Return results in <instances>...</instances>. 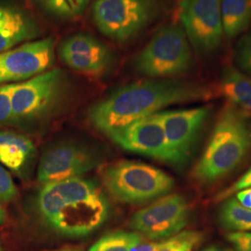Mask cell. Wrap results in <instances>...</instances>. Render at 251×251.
Returning <instances> with one entry per match:
<instances>
[{"label":"cell","mask_w":251,"mask_h":251,"mask_svg":"<svg viewBox=\"0 0 251 251\" xmlns=\"http://www.w3.org/2000/svg\"><path fill=\"white\" fill-rule=\"evenodd\" d=\"M221 13L224 35L233 39L251 24V0H222Z\"/></svg>","instance_id":"18"},{"label":"cell","mask_w":251,"mask_h":251,"mask_svg":"<svg viewBox=\"0 0 251 251\" xmlns=\"http://www.w3.org/2000/svg\"><path fill=\"white\" fill-rule=\"evenodd\" d=\"M203 251H222V250L216 246H210L208 248H206Z\"/></svg>","instance_id":"32"},{"label":"cell","mask_w":251,"mask_h":251,"mask_svg":"<svg viewBox=\"0 0 251 251\" xmlns=\"http://www.w3.org/2000/svg\"><path fill=\"white\" fill-rule=\"evenodd\" d=\"M36 152L34 143L25 135L0 130V164L19 173L33 158Z\"/></svg>","instance_id":"16"},{"label":"cell","mask_w":251,"mask_h":251,"mask_svg":"<svg viewBox=\"0 0 251 251\" xmlns=\"http://www.w3.org/2000/svg\"><path fill=\"white\" fill-rule=\"evenodd\" d=\"M193 64L192 47L177 25L161 27L133 61L135 70L151 78H174L188 72Z\"/></svg>","instance_id":"4"},{"label":"cell","mask_w":251,"mask_h":251,"mask_svg":"<svg viewBox=\"0 0 251 251\" xmlns=\"http://www.w3.org/2000/svg\"><path fill=\"white\" fill-rule=\"evenodd\" d=\"M0 251H3L2 250H1V248H0Z\"/></svg>","instance_id":"33"},{"label":"cell","mask_w":251,"mask_h":251,"mask_svg":"<svg viewBox=\"0 0 251 251\" xmlns=\"http://www.w3.org/2000/svg\"><path fill=\"white\" fill-rule=\"evenodd\" d=\"M209 114L206 106L160 112L172 165L183 167L188 162Z\"/></svg>","instance_id":"10"},{"label":"cell","mask_w":251,"mask_h":251,"mask_svg":"<svg viewBox=\"0 0 251 251\" xmlns=\"http://www.w3.org/2000/svg\"><path fill=\"white\" fill-rule=\"evenodd\" d=\"M39 33L36 21L25 10L0 4V53L34 40Z\"/></svg>","instance_id":"15"},{"label":"cell","mask_w":251,"mask_h":251,"mask_svg":"<svg viewBox=\"0 0 251 251\" xmlns=\"http://www.w3.org/2000/svg\"><path fill=\"white\" fill-rule=\"evenodd\" d=\"M160 242H151L140 245L133 251H157L160 246Z\"/></svg>","instance_id":"30"},{"label":"cell","mask_w":251,"mask_h":251,"mask_svg":"<svg viewBox=\"0 0 251 251\" xmlns=\"http://www.w3.org/2000/svg\"><path fill=\"white\" fill-rule=\"evenodd\" d=\"M59 53L63 63L73 70L92 75L105 72L112 61L107 47L87 34H76L65 39Z\"/></svg>","instance_id":"14"},{"label":"cell","mask_w":251,"mask_h":251,"mask_svg":"<svg viewBox=\"0 0 251 251\" xmlns=\"http://www.w3.org/2000/svg\"><path fill=\"white\" fill-rule=\"evenodd\" d=\"M36 207L42 221L66 237L87 236L104 224L109 203L99 186L80 177L46 183Z\"/></svg>","instance_id":"2"},{"label":"cell","mask_w":251,"mask_h":251,"mask_svg":"<svg viewBox=\"0 0 251 251\" xmlns=\"http://www.w3.org/2000/svg\"></svg>","instance_id":"35"},{"label":"cell","mask_w":251,"mask_h":251,"mask_svg":"<svg viewBox=\"0 0 251 251\" xmlns=\"http://www.w3.org/2000/svg\"><path fill=\"white\" fill-rule=\"evenodd\" d=\"M188 220L186 198L171 195L137 211L129 221V227L151 240L162 241L179 233Z\"/></svg>","instance_id":"9"},{"label":"cell","mask_w":251,"mask_h":251,"mask_svg":"<svg viewBox=\"0 0 251 251\" xmlns=\"http://www.w3.org/2000/svg\"><path fill=\"white\" fill-rule=\"evenodd\" d=\"M108 137L128 152L171 164L160 112L137 120Z\"/></svg>","instance_id":"12"},{"label":"cell","mask_w":251,"mask_h":251,"mask_svg":"<svg viewBox=\"0 0 251 251\" xmlns=\"http://www.w3.org/2000/svg\"><path fill=\"white\" fill-rule=\"evenodd\" d=\"M212 93L197 82L177 78H152L121 87L89 112L90 123L110 135L137 120L172 104L209 99Z\"/></svg>","instance_id":"1"},{"label":"cell","mask_w":251,"mask_h":251,"mask_svg":"<svg viewBox=\"0 0 251 251\" xmlns=\"http://www.w3.org/2000/svg\"><path fill=\"white\" fill-rule=\"evenodd\" d=\"M220 90L229 103L251 116V76L233 66L223 70Z\"/></svg>","instance_id":"17"},{"label":"cell","mask_w":251,"mask_h":251,"mask_svg":"<svg viewBox=\"0 0 251 251\" xmlns=\"http://www.w3.org/2000/svg\"><path fill=\"white\" fill-rule=\"evenodd\" d=\"M219 220L222 226L233 232L251 231V208L243 206L236 198L226 199L221 206Z\"/></svg>","instance_id":"19"},{"label":"cell","mask_w":251,"mask_h":251,"mask_svg":"<svg viewBox=\"0 0 251 251\" xmlns=\"http://www.w3.org/2000/svg\"><path fill=\"white\" fill-rule=\"evenodd\" d=\"M159 10L160 0H96L92 17L102 35L123 42L151 25Z\"/></svg>","instance_id":"6"},{"label":"cell","mask_w":251,"mask_h":251,"mask_svg":"<svg viewBox=\"0 0 251 251\" xmlns=\"http://www.w3.org/2000/svg\"><path fill=\"white\" fill-rule=\"evenodd\" d=\"M99 164L98 157L86 147L61 144L47 150L38 165L37 179L42 183L79 177Z\"/></svg>","instance_id":"13"},{"label":"cell","mask_w":251,"mask_h":251,"mask_svg":"<svg viewBox=\"0 0 251 251\" xmlns=\"http://www.w3.org/2000/svg\"><path fill=\"white\" fill-rule=\"evenodd\" d=\"M66 1L71 7L75 15L81 14L89 3V0H66Z\"/></svg>","instance_id":"29"},{"label":"cell","mask_w":251,"mask_h":251,"mask_svg":"<svg viewBox=\"0 0 251 251\" xmlns=\"http://www.w3.org/2000/svg\"><path fill=\"white\" fill-rule=\"evenodd\" d=\"M202 241L200 232L183 231L161 241L157 251H192Z\"/></svg>","instance_id":"21"},{"label":"cell","mask_w":251,"mask_h":251,"mask_svg":"<svg viewBox=\"0 0 251 251\" xmlns=\"http://www.w3.org/2000/svg\"><path fill=\"white\" fill-rule=\"evenodd\" d=\"M235 61L239 70L251 76V30L239 39L235 48Z\"/></svg>","instance_id":"22"},{"label":"cell","mask_w":251,"mask_h":251,"mask_svg":"<svg viewBox=\"0 0 251 251\" xmlns=\"http://www.w3.org/2000/svg\"><path fill=\"white\" fill-rule=\"evenodd\" d=\"M251 148L250 116L233 104H227L218 117L206 149L194 169V179L208 184L224 178L241 163Z\"/></svg>","instance_id":"3"},{"label":"cell","mask_w":251,"mask_h":251,"mask_svg":"<svg viewBox=\"0 0 251 251\" xmlns=\"http://www.w3.org/2000/svg\"><path fill=\"white\" fill-rule=\"evenodd\" d=\"M227 239L237 251H251V233L233 232L227 235Z\"/></svg>","instance_id":"27"},{"label":"cell","mask_w":251,"mask_h":251,"mask_svg":"<svg viewBox=\"0 0 251 251\" xmlns=\"http://www.w3.org/2000/svg\"><path fill=\"white\" fill-rule=\"evenodd\" d=\"M236 199L243 206L251 208V187L244 189L242 191L236 193Z\"/></svg>","instance_id":"28"},{"label":"cell","mask_w":251,"mask_h":251,"mask_svg":"<svg viewBox=\"0 0 251 251\" xmlns=\"http://www.w3.org/2000/svg\"><path fill=\"white\" fill-rule=\"evenodd\" d=\"M251 187V168L247 171L241 178L234 182L233 185H231L229 188L225 189L222 193H220L217 196V201H223L225 199L232 197L234 194L242 191L244 189L250 188Z\"/></svg>","instance_id":"26"},{"label":"cell","mask_w":251,"mask_h":251,"mask_svg":"<svg viewBox=\"0 0 251 251\" xmlns=\"http://www.w3.org/2000/svg\"><path fill=\"white\" fill-rule=\"evenodd\" d=\"M143 235L137 232L115 231L106 233L89 251H133L141 245Z\"/></svg>","instance_id":"20"},{"label":"cell","mask_w":251,"mask_h":251,"mask_svg":"<svg viewBox=\"0 0 251 251\" xmlns=\"http://www.w3.org/2000/svg\"><path fill=\"white\" fill-rule=\"evenodd\" d=\"M0 84H2V83H1V81H0Z\"/></svg>","instance_id":"34"},{"label":"cell","mask_w":251,"mask_h":251,"mask_svg":"<svg viewBox=\"0 0 251 251\" xmlns=\"http://www.w3.org/2000/svg\"><path fill=\"white\" fill-rule=\"evenodd\" d=\"M66 89V75L58 68L16 83L11 99L13 121H32L48 117L62 101Z\"/></svg>","instance_id":"7"},{"label":"cell","mask_w":251,"mask_h":251,"mask_svg":"<svg viewBox=\"0 0 251 251\" xmlns=\"http://www.w3.org/2000/svg\"><path fill=\"white\" fill-rule=\"evenodd\" d=\"M221 3L222 0H180L181 27L198 53H214L222 44Z\"/></svg>","instance_id":"8"},{"label":"cell","mask_w":251,"mask_h":251,"mask_svg":"<svg viewBox=\"0 0 251 251\" xmlns=\"http://www.w3.org/2000/svg\"><path fill=\"white\" fill-rule=\"evenodd\" d=\"M55 60L52 38L32 40L0 53V81L30 79L48 71Z\"/></svg>","instance_id":"11"},{"label":"cell","mask_w":251,"mask_h":251,"mask_svg":"<svg viewBox=\"0 0 251 251\" xmlns=\"http://www.w3.org/2000/svg\"><path fill=\"white\" fill-rule=\"evenodd\" d=\"M15 84H0V123L13 121L11 99Z\"/></svg>","instance_id":"23"},{"label":"cell","mask_w":251,"mask_h":251,"mask_svg":"<svg viewBox=\"0 0 251 251\" xmlns=\"http://www.w3.org/2000/svg\"><path fill=\"white\" fill-rule=\"evenodd\" d=\"M6 218H7V215H6L5 210L0 206V226L5 223Z\"/></svg>","instance_id":"31"},{"label":"cell","mask_w":251,"mask_h":251,"mask_svg":"<svg viewBox=\"0 0 251 251\" xmlns=\"http://www.w3.org/2000/svg\"><path fill=\"white\" fill-rule=\"evenodd\" d=\"M39 1L48 11H50L57 17L69 19L75 16L66 0H39Z\"/></svg>","instance_id":"25"},{"label":"cell","mask_w":251,"mask_h":251,"mask_svg":"<svg viewBox=\"0 0 251 251\" xmlns=\"http://www.w3.org/2000/svg\"><path fill=\"white\" fill-rule=\"evenodd\" d=\"M17 188L10 174L0 165V201L8 202L16 198Z\"/></svg>","instance_id":"24"},{"label":"cell","mask_w":251,"mask_h":251,"mask_svg":"<svg viewBox=\"0 0 251 251\" xmlns=\"http://www.w3.org/2000/svg\"><path fill=\"white\" fill-rule=\"evenodd\" d=\"M102 180L113 198L132 205L161 198L174 185L172 177L164 171L137 161H120L109 166Z\"/></svg>","instance_id":"5"}]
</instances>
